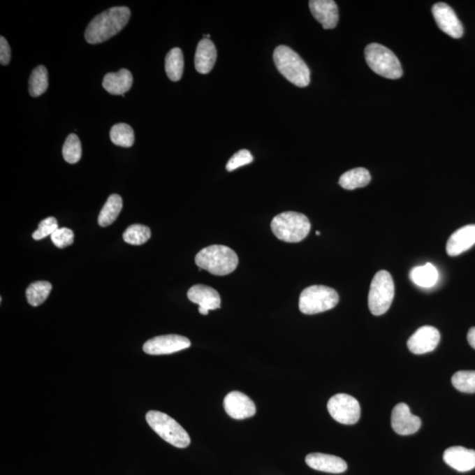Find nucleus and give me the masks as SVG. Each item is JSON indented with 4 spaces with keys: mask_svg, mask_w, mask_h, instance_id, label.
Returning a JSON list of instances; mask_svg holds the SVG:
<instances>
[{
    "mask_svg": "<svg viewBox=\"0 0 475 475\" xmlns=\"http://www.w3.org/2000/svg\"><path fill=\"white\" fill-rule=\"evenodd\" d=\"M271 229L278 240L288 243H298L307 237L311 223L304 214L286 212L278 214L271 222Z\"/></svg>",
    "mask_w": 475,
    "mask_h": 475,
    "instance_id": "obj_4",
    "label": "nucleus"
},
{
    "mask_svg": "<svg viewBox=\"0 0 475 475\" xmlns=\"http://www.w3.org/2000/svg\"><path fill=\"white\" fill-rule=\"evenodd\" d=\"M328 410L337 422L351 425L358 422L361 416L360 404L354 397L338 393L328 400Z\"/></svg>",
    "mask_w": 475,
    "mask_h": 475,
    "instance_id": "obj_9",
    "label": "nucleus"
},
{
    "mask_svg": "<svg viewBox=\"0 0 475 475\" xmlns=\"http://www.w3.org/2000/svg\"><path fill=\"white\" fill-rule=\"evenodd\" d=\"M309 8L312 15L325 29H335L337 26L338 8L332 0H312L309 1Z\"/></svg>",
    "mask_w": 475,
    "mask_h": 475,
    "instance_id": "obj_16",
    "label": "nucleus"
},
{
    "mask_svg": "<svg viewBox=\"0 0 475 475\" xmlns=\"http://www.w3.org/2000/svg\"><path fill=\"white\" fill-rule=\"evenodd\" d=\"M316 234H317V235H320L321 233L319 232V231H317Z\"/></svg>",
    "mask_w": 475,
    "mask_h": 475,
    "instance_id": "obj_37",
    "label": "nucleus"
},
{
    "mask_svg": "<svg viewBox=\"0 0 475 475\" xmlns=\"http://www.w3.org/2000/svg\"><path fill=\"white\" fill-rule=\"evenodd\" d=\"M440 337V332L436 328L423 326L417 329L409 339L408 347L414 354H426L437 347Z\"/></svg>",
    "mask_w": 475,
    "mask_h": 475,
    "instance_id": "obj_13",
    "label": "nucleus"
},
{
    "mask_svg": "<svg viewBox=\"0 0 475 475\" xmlns=\"http://www.w3.org/2000/svg\"><path fill=\"white\" fill-rule=\"evenodd\" d=\"M196 263L200 269L216 276H226L233 272L239 264L237 254L230 247L212 245L199 251Z\"/></svg>",
    "mask_w": 475,
    "mask_h": 475,
    "instance_id": "obj_2",
    "label": "nucleus"
},
{
    "mask_svg": "<svg viewBox=\"0 0 475 475\" xmlns=\"http://www.w3.org/2000/svg\"><path fill=\"white\" fill-rule=\"evenodd\" d=\"M52 290V284L47 281L35 282L29 285L26 291L28 302L32 307H38L45 302Z\"/></svg>",
    "mask_w": 475,
    "mask_h": 475,
    "instance_id": "obj_26",
    "label": "nucleus"
},
{
    "mask_svg": "<svg viewBox=\"0 0 475 475\" xmlns=\"http://www.w3.org/2000/svg\"><path fill=\"white\" fill-rule=\"evenodd\" d=\"M63 156L64 161L70 164H75L79 162L82 156V147L80 138L75 134L68 136L63 147Z\"/></svg>",
    "mask_w": 475,
    "mask_h": 475,
    "instance_id": "obj_30",
    "label": "nucleus"
},
{
    "mask_svg": "<svg viewBox=\"0 0 475 475\" xmlns=\"http://www.w3.org/2000/svg\"><path fill=\"white\" fill-rule=\"evenodd\" d=\"M52 242L54 245L59 249H64L71 245L74 242V233L73 231L69 228H59L52 236Z\"/></svg>",
    "mask_w": 475,
    "mask_h": 475,
    "instance_id": "obj_34",
    "label": "nucleus"
},
{
    "mask_svg": "<svg viewBox=\"0 0 475 475\" xmlns=\"http://www.w3.org/2000/svg\"><path fill=\"white\" fill-rule=\"evenodd\" d=\"M188 338L178 335H161L151 339L144 344V351L149 355H169L190 347Z\"/></svg>",
    "mask_w": 475,
    "mask_h": 475,
    "instance_id": "obj_10",
    "label": "nucleus"
},
{
    "mask_svg": "<svg viewBox=\"0 0 475 475\" xmlns=\"http://www.w3.org/2000/svg\"><path fill=\"white\" fill-rule=\"evenodd\" d=\"M410 279L417 286L423 288L433 287L439 281V271L432 263L414 268L409 273Z\"/></svg>",
    "mask_w": 475,
    "mask_h": 475,
    "instance_id": "obj_22",
    "label": "nucleus"
},
{
    "mask_svg": "<svg viewBox=\"0 0 475 475\" xmlns=\"http://www.w3.org/2000/svg\"><path fill=\"white\" fill-rule=\"evenodd\" d=\"M254 161L253 155L249 150H240L237 152L226 164V170L233 172L240 166L250 164Z\"/></svg>",
    "mask_w": 475,
    "mask_h": 475,
    "instance_id": "obj_33",
    "label": "nucleus"
},
{
    "mask_svg": "<svg viewBox=\"0 0 475 475\" xmlns=\"http://www.w3.org/2000/svg\"><path fill=\"white\" fill-rule=\"evenodd\" d=\"M391 423L393 430L399 435L409 436L418 432L422 421L418 416H414L409 406L399 403L393 408Z\"/></svg>",
    "mask_w": 475,
    "mask_h": 475,
    "instance_id": "obj_12",
    "label": "nucleus"
},
{
    "mask_svg": "<svg viewBox=\"0 0 475 475\" xmlns=\"http://www.w3.org/2000/svg\"><path fill=\"white\" fill-rule=\"evenodd\" d=\"M305 463L314 470L330 474H342L347 470V463L341 458L324 453H311L305 458Z\"/></svg>",
    "mask_w": 475,
    "mask_h": 475,
    "instance_id": "obj_19",
    "label": "nucleus"
},
{
    "mask_svg": "<svg viewBox=\"0 0 475 475\" xmlns=\"http://www.w3.org/2000/svg\"><path fill=\"white\" fill-rule=\"evenodd\" d=\"M49 87L46 67L39 66L32 71L29 78V94L33 97L41 96Z\"/></svg>",
    "mask_w": 475,
    "mask_h": 475,
    "instance_id": "obj_28",
    "label": "nucleus"
},
{
    "mask_svg": "<svg viewBox=\"0 0 475 475\" xmlns=\"http://www.w3.org/2000/svg\"><path fill=\"white\" fill-rule=\"evenodd\" d=\"M274 62L285 79L298 87L310 84V70L305 61L291 48L280 45L274 52Z\"/></svg>",
    "mask_w": 475,
    "mask_h": 475,
    "instance_id": "obj_3",
    "label": "nucleus"
},
{
    "mask_svg": "<svg viewBox=\"0 0 475 475\" xmlns=\"http://www.w3.org/2000/svg\"><path fill=\"white\" fill-rule=\"evenodd\" d=\"M151 235V230L148 226L136 224L128 227L123 237L125 242L131 245L139 246L147 243L150 240Z\"/></svg>",
    "mask_w": 475,
    "mask_h": 475,
    "instance_id": "obj_29",
    "label": "nucleus"
},
{
    "mask_svg": "<svg viewBox=\"0 0 475 475\" xmlns=\"http://www.w3.org/2000/svg\"><path fill=\"white\" fill-rule=\"evenodd\" d=\"M451 383L460 392L474 393H475V372H457L451 378Z\"/></svg>",
    "mask_w": 475,
    "mask_h": 475,
    "instance_id": "obj_31",
    "label": "nucleus"
},
{
    "mask_svg": "<svg viewBox=\"0 0 475 475\" xmlns=\"http://www.w3.org/2000/svg\"><path fill=\"white\" fill-rule=\"evenodd\" d=\"M224 407L230 417L236 420L249 418L256 415V407L253 400L240 392H231L224 400Z\"/></svg>",
    "mask_w": 475,
    "mask_h": 475,
    "instance_id": "obj_14",
    "label": "nucleus"
},
{
    "mask_svg": "<svg viewBox=\"0 0 475 475\" xmlns=\"http://www.w3.org/2000/svg\"><path fill=\"white\" fill-rule=\"evenodd\" d=\"M365 57L369 67L378 75L390 80L400 79L402 76V64L398 57L381 44H369L365 48Z\"/></svg>",
    "mask_w": 475,
    "mask_h": 475,
    "instance_id": "obj_5",
    "label": "nucleus"
},
{
    "mask_svg": "<svg viewBox=\"0 0 475 475\" xmlns=\"http://www.w3.org/2000/svg\"><path fill=\"white\" fill-rule=\"evenodd\" d=\"M475 244V225L461 227L451 234L446 244L448 256H458L470 249Z\"/></svg>",
    "mask_w": 475,
    "mask_h": 475,
    "instance_id": "obj_18",
    "label": "nucleus"
},
{
    "mask_svg": "<svg viewBox=\"0 0 475 475\" xmlns=\"http://www.w3.org/2000/svg\"><path fill=\"white\" fill-rule=\"evenodd\" d=\"M216 60L217 50L212 40L203 38L200 41L195 56L196 71L201 74L209 73L212 70Z\"/></svg>",
    "mask_w": 475,
    "mask_h": 475,
    "instance_id": "obj_20",
    "label": "nucleus"
},
{
    "mask_svg": "<svg viewBox=\"0 0 475 475\" xmlns=\"http://www.w3.org/2000/svg\"><path fill=\"white\" fill-rule=\"evenodd\" d=\"M123 209V199L117 194L111 195L101 209L98 223L103 227L112 225Z\"/></svg>",
    "mask_w": 475,
    "mask_h": 475,
    "instance_id": "obj_24",
    "label": "nucleus"
},
{
    "mask_svg": "<svg viewBox=\"0 0 475 475\" xmlns=\"http://www.w3.org/2000/svg\"><path fill=\"white\" fill-rule=\"evenodd\" d=\"M189 300L199 305V313L207 315L210 310L220 308L221 298L218 291L203 284H196L188 291Z\"/></svg>",
    "mask_w": 475,
    "mask_h": 475,
    "instance_id": "obj_15",
    "label": "nucleus"
},
{
    "mask_svg": "<svg viewBox=\"0 0 475 475\" xmlns=\"http://www.w3.org/2000/svg\"><path fill=\"white\" fill-rule=\"evenodd\" d=\"M467 341L472 348L475 349V328H471L467 334Z\"/></svg>",
    "mask_w": 475,
    "mask_h": 475,
    "instance_id": "obj_36",
    "label": "nucleus"
},
{
    "mask_svg": "<svg viewBox=\"0 0 475 475\" xmlns=\"http://www.w3.org/2000/svg\"><path fill=\"white\" fill-rule=\"evenodd\" d=\"M131 15V10L126 6H117L100 13L87 26L85 34L87 42L90 44L106 42L124 29Z\"/></svg>",
    "mask_w": 475,
    "mask_h": 475,
    "instance_id": "obj_1",
    "label": "nucleus"
},
{
    "mask_svg": "<svg viewBox=\"0 0 475 475\" xmlns=\"http://www.w3.org/2000/svg\"><path fill=\"white\" fill-rule=\"evenodd\" d=\"M448 466L458 472H468L475 468V451L462 446L448 448L444 453Z\"/></svg>",
    "mask_w": 475,
    "mask_h": 475,
    "instance_id": "obj_17",
    "label": "nucleus"
},
{
    "mask_svg": "<svg viewBox=\"0 0 475 475\" xmlns=\"http://www.w3.org/2000/svg\"><path fill=\"white\" fill-rule=\"evenodd\" d=\"M11 60V48L4 36L0 37V63L8 66Z\"/></svg>",
    "mask_w": 475,
    "mask_h": 475,
    "instance_id": "obj_35",
    "label": "nucleus"
},
{
    "mask_svg": "<svg viewBox=\"0 0 475 475\" xmlns=\"http://www.w3.org/2000/svg\"><path fill=\"white\" fill-rule=\"evenodd\" d=\"M145 418L149 426L166 442L181 449L189 446V434L175 420L166 414L152 410L147 414Z\"/></svg>",
    "mask_w": 475,
    "mask_h": 475,
    "instance_id": "obj_6",
    "label": "nucleus"
},
{
    "mask_svg": "<svg viewBox=\"0 0 475 475\" xmlns=\"http://www.w3.org/2000/svg\"><path fill=\"white\" fill-rule=\"evenodd\" d=\"M432 13L437 26L443 32L455 39L463 36L462 23L450 6L446 3H437L432 8Z\"/></svg>",
    "mask_w": 475,
    "mask_h": 475,
    "instance_id": "obj_11",
    "label": "nucleus"
},
{
    "mask_svg": "<svg viewBox=\"0 0 475 475\" xmlns=\"http://www.w3.org/2000/svg\"><path fill=\"white\" fill-rule=\"evenodd\" d=\"M339 295L337 291L325 285H312L302 291L300 310L304 314H317L337 307Z\"/></svg>",
    "mask_w": 475,
    "mask_h": 475,
    "instance_id": "obj_7",
    "label": "nucleus"
},
{
    "mask_svg": "<svg viewBox=\"0 0 475 475\" xmlns=\"http://www.w3.org/2000/svg\"><path fill=\"white\" fill-rule=\"evenodd\" d=\"M184 69V57L181 49L175 48L168 53L165 60V70L166 75L172 81H179L182 79Z\"/></svg>",
    "mask_w": 475,
    "mask_h": 475,
    "instance_id": "obj_25",
    "label": "nucleus"
},
{
    "mask_svg": "<svg viewBox=\"0 0 475 475\" xmlns=\"http://www.w3.org/2000/svg\"><path fill=\"white\" fill-rule=\"evenodd\" d=\"M110 139L118 147H131L135 141L133 129L127 124H115L111 129Z\"/></svg>",
    "mask_w": 475,
    "mask_h": 475,
    "instance_id": "obj_27",
    "label": "nucleus"
},
{
    "mask_svg": "<svg viewBox=\"0 0 475 475\" xmlns=\"http://www.w3.org/2000/svg\"><path fill=\"white\" fill-rule=\"evenodd\" d=\"M395 298V283L391 274L386 270L377 272L372 281L368 296L370 311L379 316L389 310Z\"/></svg>",
    "mask_w": 475,
    "mask_h": 475,
    "instance_id": "obj_8",
    "label": "nucleus"
},
{
    "mask_svg": "<svg viewBox=\"0 0 475 475\" xmlns=\"http://www.w3.org/2000/svg\"><path fill=\"white\" fill-rule=\"evenodd\" d=\"M371 180V175L367 169L358 168L344 173L339 180V184L345 189L353 190L364 188L369 184Z\"/></svg>",
    "mask_w": 475,
    "mask_h": 475,
    "instance_id": "obj_23",
    "label": "nucleus"
},
{
    "mask_svg": "<svg viewBox=\"0 0 475 475\" xmlns=\"http://www.w3.org/2000/svg\"><path fill=\"white\" fill-rule=\"evenodd\" d=\"M59 229V224L53 217L43 220L39 224L38 229L33 233L34 240H40L48 236H52Z\"/></svg>",
    "mask_w": 475,
    "mask_h": 475,
    "instance_id": "obj_32",
    "label": "nucleus"
},
{
    "mask_svg": "<svg viewBox=\"0 0 475 475\" xmlns=\"http://www.w3.org/2000/svg\"><path fill=\"white\" fill-rule=\"evenodd\" d=\"M133 77L130 71L121 69L117 73H110L105 75L103 86L104 89L113 95H123L131 89Z\"/></svg>",
    "mask_w": 475,
    "mask_h": 475,
    "instance_id": "obj_21",
    "label": "nucleus"
}]
</instances>
